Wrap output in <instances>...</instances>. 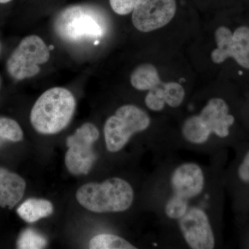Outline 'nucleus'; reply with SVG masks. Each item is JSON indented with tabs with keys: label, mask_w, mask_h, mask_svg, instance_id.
Segmentation results:
<instances>
[{
	"label": "nucleus",
	"mask_w": 249,
	"mask_h": 249,
	"mask_svg": "<svg viewBox=\"0 0 249 249\" xmlns=\"http://www.w3.org/2000/svg\"><path fill=\"white\" fill-rule=\"evenodd\" d=\"M76 107V99L70 90L51 88L42 93L33 106L31 124L40 134L58 133L71 122Z\"/></svg>",
	"instance_id": "obj_1"
},
{
	"label": "nucleus",
	"mask_w": 249,
	"mask_h": 249,
	"mask_svg": "<svg viewBox=\"0 0 249 249\" xmlns=\"http://www.w3.org/2000/svg\"><path fill=\"white\" fill-rule=\"evenodd\" d=\"M54 29L62 40L70 43L97 44L107 32V23L97 9L88 6H75L58 15Z\"/></svg>",
	"instance_id": "obj_2"
},
{
	"label": "nucleus",
	"mask_w": 249,
	"mask_h": 249,
	"mask_svg": "<svg viewBox=\"0 0 249 249\" xmlns=\"http://www.w3.org/2000/svg\"><path fill=\"white\" fill-rule=\"evenodd\" d=\"M82 206L91 212H123L130 207L134 199L132 186L125 180L111 178L103 183H89L76 192Z\"/></svg>",
	"instance_id": "obj_3"
},
{
	"label": "nucleus",
	"mask_w": 249,
	"mask_h": 249,
	"mask_svg": "<svg viewBox=\"0 0 249 249\" xmlns=\"http://www.w3.org/2000/svg\"><path fill=\"white\" fill-rule=\"evenodd\" d=\"M150 119L145 111L133 106L125 105L108 118L104 126L105 139L107 150L119 152L124 148L132 136L149 127Z\"/></svg>",
	"instance_id": "obj_4"
},
{
	"label": "nucleus",
	"mask_w": 249,
	"mask_h": 249,
	"mask_svg": "<svg viewBox=\"0 0 249 249\" xmlns=\"http://www.w3.org/2000/svg\"><path fill=\"white\" fill-rule=\"evenodd\" d=\"M50 49L40 37L31 35L23 38L10 55L6 69L15 80L32 78L40 73L41 66L50 58Z\"/></svg>",
	"instance_id": "obj_5"
},
{
	"label": "nucleus",
	"mask_w": 249,
	"mask_h": 249,
	"mask_svg": "<svg viewBox=\"0 0 249 249\" xmlns=\"http://www.w3.org/2000/svg\"><path fill=\"white\" fill-rule=\"evenodd\" d=\"M99 137V131L94 124L86 123L67 137L68 150L65 154V165L73 175H87L96 160L93 150L94 142Z\"/></svg>",
	"instance_id": "obj_6"
},
{
	"label": "nucleus",
	"mask_w": 249,
	"mask_h": 249,
	"mask_svg": "<svg viewBox=\"0 0 249 249\" xmlns=\"http://www.w3.org/2000/svg\"><path fill=\"white\" fill-rule=\"evenodd\" d=\"M217 49L211 53V59L219 64L232 58L240 66L249 70V28L242 26L233 34L229 28L220 27L215 31Z\"/></svg>",
	"instance_id": "obj_7"
},
{
	"label": "nucleus",
	"mask_w": 249,
	"mask_h": 249,
	"mask_svg": "<svg viewBox=\"0 0 249 249\" xmlns=\"http://www.w3.org/2000/svg\"><path fill=\"white\" fill-rule=\"evenodd\" d=\"M176 11V0H139L132 11V23L137 30L150 32L168 24Z\"/></svg>",
	"instance_id": "obj_8"
},
{
	"label": "nucleus",
	"mask_w": 249,
	"mask_h": 249,
	"mask_svg": "<svg viewBox=\"0 0 249 249\" xmlns=\"http://www.w3.org/2000/svg\"><path fill=\"white\" fill-rule=\"evenodd\" d=\"M183 237L192 249H211L214 247V237L209 218L202 210L192 209L180 219Z\"/></svg>",
	"instance_id": "obj_9"
},
{
	"label": "nucleus",
	"mask_w": 249,
	"mask_h": 249,
	"mask_svg": "<svg viewBox=\"0 0 249 249\" xmlns=\"http://www.w3.org/2000/svg\"><path fill=\"white\" fill-rule=\"evenodd\" d=\"M229 111V106L224 100L214 98L209 101L199 116L211 133L224 138L229 136V129L235 122V118Z\"/></svg>",
	"instance_id": "obj_10"
},
{
	"label": "nucleus",
	"mask_w": 249,
	"mask_h": 249,
	"mask_svg": "<svg viewBox=\"0 0 249 249\" xmlns=\"http://www.w3.org/2000/svg\"><path fill=\"white\" fill-rule=\"evenodd\" d=\"M204 185V174L200 167L196 163L181 165L172 177V186L175 194L187 199L198 196Z\"/></svg>",
	"instance_id": "obj_11"
},
{
	"label": "nucleus",
	"mask_w": 249,
	"mask_h": 249,
	"mask_svg": "<svg viewBox=\"0 0 249 249\" xmlns=\"http://www.w3.org/2000/svg\"><path fill=\"white\" fill-rule=\"evenodd\" d=\"M26 186L18 174L0 167V206L12 209L22 199Z\"/></svg>",
	"instance_id": "obj_12"
},
{
	"label": "nucleus",
	"mask_w": 249,
	"mask_h": 249,
	"mask_svg": "<svg viewBox=\"0 0 249 249\" xmlns=\"http://www.w3.org/2000/svg\"><path fill=\"white\" fill-rule=\"evenodd\" d=\"M53 206L51 201L43 199L30 198L24 201L17 209V213L23 220L34 223L53 213Z\"/></svg>",
	"instance_id": "obj_13"
},
{
	"label": "nucleus",
	"mask_w": 249,
	"mask_h": 249,
	"mask_svg": "<svg viewBox=\"0 0 249 249\" xmlns=\"http://www.w3.org/2000/svg\"><path fill=\"white\" fill-rule=\"evenodd\" d=\"M130 82L135 89L141 91L153 89L161 83L156 67L148 63L139 65L132 71Z\"/></svg>",
	"instance_id": "obj_14"
},
{
	"label": "nucleus",
	"mask_w": 249,
	"mask_h": 249,
	"mask_svg": "<svg viewBox=\"0 0 249 249\" xmlns=\"http://www.w3.org/2000/svg\"><path fill=\"white\" fill-rule=\"evenodd\" d=\"M182 133L188 142L201 144L208 140L211 132L201 120L199 116H193L185 121Z\"/></svg>",
	"instance_id": "obj_15"
},
{
	"label": "nucleus",
	"mask_w": 249,
	"mask_h": 249,
	"mask_svg": "<svg viewBox=\"0 0 249 249\" xmlns=\"http://www.w3.org/2000/svg\"><path fill=\"white\" fill-rule=\"evenodd\" d=\"M90 249H136L127 240L111 234H101L93 237L89 243Z\"/></svg>",
	"instance_id": "obj_16"
},
{
	"label": "nucleus",
	"mask_w": 249,
	"mask_h": 249,
	"mask_svg": "<svg viewBox=\"0 0 249 249\" xmlns=\"http://www.w3.org/2000/svg\"><path fill=\"white\" fill-rule=\"evenodd\" d=\"M24 133L18 122L14 119L0 117V145L6 142H19Z\"/></svg>",
	"instance_id": "obj_17"
},
{
	"label": "nucleus",
	"mask_w": 249,
	"mask_h": 249,
	"mask_svg": "<svg viewBox=\"0 0 249 249\" xmlns=\"http://www.w3.org/2000/svg\"><path fill=\"white\" fill-rule=\"evenodd\" d=\"M47 245L45 236L34 229H27L23 231L17 240V248L19 249H41Z\"/></svg>",
	"instance_id": "obj_18"
},
{
	"label": "nucleus",
	"mask_w": 249,
	"mask_h": 249,
	"mask_svg": "<svg viewBox=\"0 0 249 249\" xmlns=\"http://www.w3.org/2000/svg\"><path fill=\"white\" fill-rule=\"evenodd\" d=\"M163 95L165 103L170 107H177L179 106L184 99L185 91L183 87L178 83H163Z\"/></svg>",
	"instance_id": "obj_19"
},
{
	"label": "nucleus",
	"mask_w": 249,
	"mask_h": 249,
	"mask_svg": "<svg viewBox=\"0 0 249 249\" xmlns=\"http://www.w3.org/2000/svg\"><path fill=\"white\" fill-rule=\"evenodd\" d=\"M187 211V199L176 194L168 201L165 206V213L171 219H181Z\"/></svg>",
	"instance_id": "obj_20"
},
{
	"label": "nucleus",
	"mask_w": 249,
	"mask_h": 249,
	"mask_svg": "<svg viewBox=\"0 0 249 249\" xmlns=\"http://www.w3.org/2000/svg\"><path fill=\"white\" fill-rule=\"evenodd\" d=\"M163 83L153 89L149 90L145 102L147 107L152 111H160L164 108L165 102L163 95Z\"/></svg>",
	"instance_id": "obj_21"
},
{
	"label": "nucleus",
	"mask_w": 249,
	"mask_h": 249,
	"mask_svg": "<svg viewBox=\"0 0 249 249\" xmlns=\"http://www.w3.org/2000/svg\"><path fill=\"white\" fill-rule=\"evenodd\" d=\"M139 0H109V4L116 14L124 16L133 11Z\"/></svg>",
	"instance_id": "obj_22"
},
{
	"label": "nucleus",
	"mask_w": 249,
	"mask_h": 249,
	"mask_svg": "<svg viewBox=\"0 0 249 249\" xmlns=\"http://www.w3.org/2000/svg\"><path fill=\"white\" fill-rule=\"evenodd\" d=\"M238 175L242 181L249 182V152L239 167Z\"/></svg>",
	"instance_id": "obj_23"
},
{
	"label": "nucleus",
	"mask_w": 249,
	"mask_h": 249,
	"mask_svg": "<svg viewBox=\"0 0 249 249\" xmlns=\"http://www.w3.org/2000/svg\"><path fill=\"white\" fill-rule=\"evenodd\" d=\"M13 0H0V4H6L11 2Z\"/></svg>",
	"instance_id": "obj_24"
},
{
	"label": "nucleus",
	"mask_w": 249,
	"mask_h": 249,
	"mask_svg": "<svg viewBox=\"0 0 249 249\" xmlns=\"http://www.w3.org/2000/svg\"><path fill=\"white\" fill-rule=\"evenodd\" d=\"M1 43H0V53H1Z\"/></svg>",
	"instance_id": "obj_25"
},
{
	"label": "nucleus",
	"mask_w": 249,
	"mask_h": 249,
	"mask_svg": "<svg viewBox=\"0 0 249 249\" xmlns=\"http://www.w3.org/2000/svg\"><path fill=\"white\" fill-rule=\"evenodd\" d=\"M0 83H1V80H0Z\"/></svg>",
	"instance_id": "obj_26"
}]
</instances>
